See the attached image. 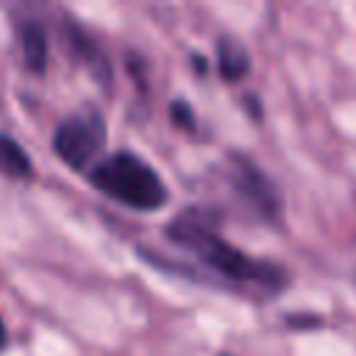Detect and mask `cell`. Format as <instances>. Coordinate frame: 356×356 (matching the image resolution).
<instances>
[{
	"label": "cell",
	"mask_w": 356,
	"mask_h": 356,
	"mask_svg": "<svg viewBox=\"0 0 356 356\" xmlns=\"http://www.w3.org/2000/svg\"><path fill=\"white\" fill-rule=\"evenodd\" d=\"M222 214L211 206H186L164 228V236L186 250L200 270H206V284L228 286L234 292H253L259 298L278 295L289 284L284 264L250 256L231 245L220 234Z\"/></svg>",
	"instance_id": "1"
},
{
	"label": "cell",
	"mask_w": 356,
	"mask_h": 356,
	"mask_svg": "<svg viewBox=\"0 0 356 356\" xmlns=\"http://www.w3.org/2000/svg\"><path fill=\"white\" fill-rule=\"evenodd\" d=\"M86 178L100 195L134 211H159L170 200V189L156 167L134 150H114L108 156H100L86 170Z\"/></svg>",
	"instance_id": "2"
},
{
	"label": "cell",
	"mask_w": 356,
	"mask_h": 356,
	"mask_svg": "<svg viewBox=\"0 0 356 356\" xmlns=\"http://www.w3.org/2000/svg\"><path fill=\"white\" fill-rule=\"evenodd\" d=\"M106 147V117L95 106L75 108L53 131V150L70 170H89Z\"/></svg>",
	"instance_id": "3"
},
{
	"label": "cell",
	"mask_w": 356,
	"mask_h": 356,
	"mask_svg": "<svg viewBox=\"0 0 356 356\" xmlns=\"http://www.w3.org/2000/svg\"><path fill=\"white\" fill-rule=\"evenodd\" d=\"M225 181L231 192L239 197V203L259 220L275 225L281 222V195L275 184L261 172L259 164H253L248 156L231 153L225 161Z\"/></svg>",
	"instance_id": "4"
},
{
	"label": "cell",
	"mask_w": 356,
	"mask_h": 356,
	"mask_svg": "<svg viewBox=\"0 0 356 356\" xmlns=\"http://www.w3.org/2000/svg\"><path fill=\"white\" fill-rule=\"evenodd\" d=\"M64 44H67V53L103 86H111V61L108 56L103 53V47L97 44V39L75 19H67L64 22Z\"/></svg>",
	"instance_id": "5"
},
{
	"label": "cell",
	"mask_w": 356,
	"mask_h": 356,
	"mask_svg": "<svg viewBox=\"0 0 356 356\" xmlns=\"http://www.w3.org/2000/svg\"><path fill=\"white\" fill-rule=\"evenodd\" d=\"M14 31L22 53V64L31 75H44L50 61V36L47 25L39 17H14Z\"/></svg>",
	"instance_id": "6"
},
{
	"label": "cell",
	"mask_w": 356,
	"mask_h": 356,
	"mask_svg": "<svg viewBox=\"0 0 356 356\" xmlns=\"http://www.w3.org/2000/svg\"><path fill=\"white\" fill-rule=\"evenodd\" d=\"M214 64H217V75L225 83H239L253 70L248 47L239 39H234V36H220L217 39V44H214Z\"/></svg>",
	"instance_id": "7"
},
{
	"label": "cell",
	"mask_w": 356,
	"mask_h": 356,
	"mask_svg": "<svg viewBox=\"0 0 356 356\" xmlns=\"http://www.w3.org/2000/svg\"><path fill=\"white\" fill-rule=\"evenodd\" d=\"M0 175L11 181H33V161L8 134H0Z\"/></svg>",
	"instance_id": "8"
},
{
	"label": "cell",
	"mask_w": 356,
	"mask_h": 356,
	"mask_svg": "<svg viewBox=\"0 0 356 356\" xmlns=\"http://www.w3.org/2000/svg\"><path fill=\"white\" fill-rule=\"evenodd\" d=\"M170 120H172V125L184 128V131H195V111L186 100H172L170 103Z\"/></svg>",
	"instance_id": "9"
},
{
	"label": "cell",
	"mask_w": 356,
	"mask_h": 356,
	"mask_svg": "<svg viewBox=\"0 0 356 356\" xmlns=\"http://www.w3.org/2000/svg\"><path fill=\"white\" fill-rule=\"evenodd\" d=\"M8 345V328H6V323H3V317H0V350Z\"/></svg>",
	"instance_id": "10"
},
{
	"label": "cell",
	"mask_w": 356,
	"mask_h": 356,
	"mask_svg": "<svg viewBox=\"0 0 356 356\" xmlns=\"http://www.w3.org/2000/svg\"><path fill=\"white\" fill-rule=\"evenodd\" d=\"M220 356H231V353H220Z\"/></svg>",
	"instance_id": "11"
}]
</instances>
